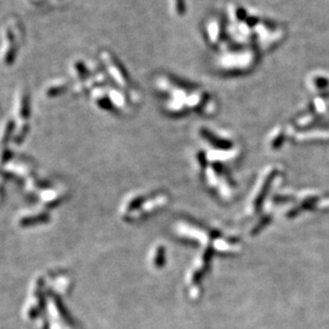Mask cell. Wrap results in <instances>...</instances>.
<instances>
[{"label": "cell", "mask_w": 329, "mask_h": 329, "mask_svg": "<svg viewBox=\"0 0 329 329\" xmlns=\"http://www.w3.org/2000/svg\"><path fill=\"white\" fill-rule=\"evenodd\" d=\"M7 37V49L5 50V58L4 61L7 65H11L13 63L15 55H16V47L14 42V34L11 29H8L6 32Z\"/></svg>", "instance_id": "6da1fadb"}]
</instances>
